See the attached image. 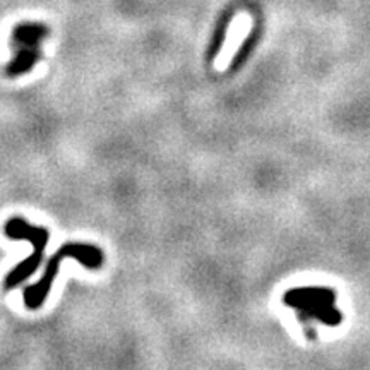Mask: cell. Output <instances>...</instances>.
<instances>
[{"mask_svg": "<svg viewBox=\"0 0 370 370\" xmlns=\"http://www.w3.org/2000/svg\"><path fill=\"white\" fill-rule=\"evenodd\" d=\"M38 59H39V50L17 48L16 57L9 62V66H7L6 69V74L9 75V77H17V75L30 73V71L33 69L35 64L38 62Z\"/></svg>", "mask_w": 370, "mask_h": 370, "instance_id": "3957f363", "label": "cell"}, {"mask_svg": "<svg viewBox=\"0 0 370 370\" xmlns=\"http://www.w3.org/2000/svg\"><path fill=\"white\" fill-rule=\"evenodd\" d=\"M66 257H73L79 264L84 266L86 269H100L103 266V261H105V254H103V250L100 249V247L91 246V243L79 242L64 243V246L50 257L48 262H46L45 272L41 275L39 281L24 288L23 297L28 308L37 311V308L45 304L46 297H48L50 290H52L53 281H55L57 278L60 264H62V261L66 259Z\"/></svg>", "mask_w": 370, "mask_h": 370, "instance_id": "6da1fadb", "label": "cell"}, {"mask_svg": "<svg viewBox=\"0 0 370 370\" xmlns=\"http://www.w3.org/2000/svg\"><path fill=\"white\" fill-rule=\"evenodd\" d=\"M50 35V28L41 23H19L12 30V46L39 50V43Z\"/></svg>", "mask_w": 370, "mask_h": 370, "instance_id": "7a4b0ae2", "label": "cell"}, {"mask_svg": "<svg viewBox=\"0 0 370 370\" xmlns=\"http://www.w3.org/2000/svg\"><path fill=\"white\" fill-rule=\"evenodd\" d=\"M233 16H235V9H233V7H228V9H226L225 12H223L220 16V21H218L216 28H214L213 39H211L210 46H207V52H206L207 62H213V60L218 57V53H220L223 43H225L226 31H228V26H230V21L233 19Z\"/></svg>", "mask_w": 370, "mask_h": 370, "instance_id": "277c9868", "label": "cell"}, {"mask_svg": "<svg viewBox=\"0 0 370 370\" xmlns=\"http://www.w3.org/2000/svg\"><path fill=\"white\" fill-rule=\"evenodd\" d=\"M257 39H259V28L256 26L252 30V33H250L249 37H247L246 41H243V45L240 46V50L237 52L235 59L232 60V66H230V71H232V73L239 71L240 67H242L243 64H246V60H247V57H249V53L252 52L254 46L257 45Z\"/></svg>", "mask_w": 370, "mask_h": 370, "instance_id": "5b68a950", "label": "cell"}]
</instances>
